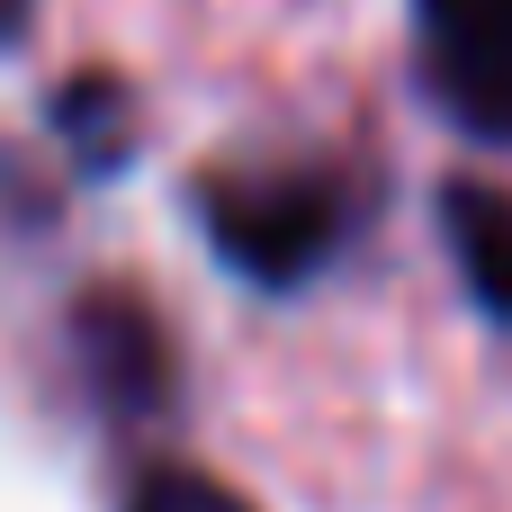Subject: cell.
<instances>
[{
	"mask_svg": "<svg viewBox=\"0 0 512 512\" xmlns=\"http://www.w3.org/2000/svg\"><path fill=\"white\" fill-rule=\"evenodd\" d=\"M198 225L216 261L252 288H306L351 243V198L324 171H270V180H198Z\"/></svg>",
	"mask_w": 512,
	"mask_h": 512,
	"instance_id": "1",
	"label": "cell"
},
{
	"mask_svg": "<svg viewBox=\"0 0 512 512\" xmlns=\"http://www.w3.org/2000/svg\"><path fill=\"white\" fill-rule=\"evenodd\" d=\"M441 243L459 261V288L477 297L486 324L512 333V189L495 180H441Z\"/></svg>",
	"mask_w": 512,
	"mask_h": 512,
	"instance_id": "4",
	"label": "cell"
},
{
	"mask_svg": "<svg viewBox=\"0 0 512 512\" xmlns=\"http://www.w3.org/2000/svg\"><path fill=\"white\" fill-rule=\"evenodd\" d=\"M126 512H252V504H243L234 486L198 477V468H153V477H135Z\"/></svg>",
	"mask_w": 512,
	"mask_h": 512,
	"instance_id": "6",
	"label": "cell"
},
{
	"mask_svg": "<svg viewBox=\"0 0 512 512\" xmlns=\"http://www.w3.org/2000/svg\"><path fill=\"white\" fill-rule=\"evenodd\" d=\"M27 27H36V0H0V54H18Z\"/></svg>",
	"mask_w": 512,
	"mask_h": 512,
	"instance_id": "7",
	"label": "cell"
},
{
	"mask_svg": "<svg viewBox=\"0 0 512 512\" xmlns=\"http://www.w3.org/2000/svg\"><path fill=\"white\" fill-rule=\"evenodd\" d=\"M54 135H63L90 171H108V162L126 153V90H117L108 72H72V81L54 90Z\"/></svg>",
	"mask_w": 512,
	"mask_h": 512,
	"instance_id": "5",
	"label": "cell"
},
{
	"mask_svg": "<svg viewBox=\"0 0 512 512\" xmlns=\"http://www.w3.org/2000/svg\"><path fill=\"white\" fill-rule=\"evenodd\" d=\"M72 351H81V378H90V396H99L108 414L144 423V414L171 405V342H162V324H153L144 297L90 288V297L72 306Z\"/></svg>",
	"mask_w": 512,
	"mask_h": 512,
	"instance_id": "3",
	"label": "cell"
},
{
	"mask_svg": "<svg viewBox=\"0 0 512 512\" xmlns=\"http://www.w3.org/2000/svg\"><path fill=\"white\" fill-rule=\"evenodd\" d=\"M414 72L450 126L512 144V0H414Z\"/></svg>",
	"mask_w": 512,
	"mask_h": 512,
	"instance_id": "2",
	"label": "cell"
}]
</instances>
